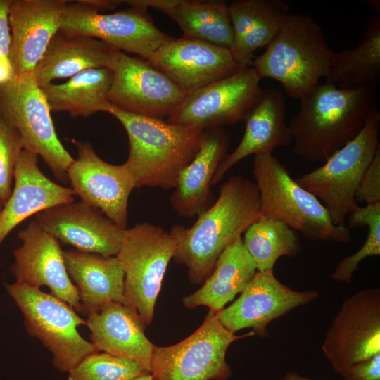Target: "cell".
<instances>
[{"instance_id":"10","label":"cell","mask_w":380,"mask_h":380,"mask_svg":"<svg viewBox=\"0 0 380 380\" xmlns=\"http://www.w3.org/2000/svg\"><path fill=\"white\" fill-rule=\"evenodd\" d=\"M254 335L230 332L209 310L199 328L184 340L155 346L150 368L153 380H227L232 373L226 360L227 348L234 341Z\"/></svg>"},{"instance_id":"38","label":"cell","mask_w":380,"mask_h":380,"mask_svg":"<svg viewBox=\"0 0 380 380\" xmlns=\"http://www.w3.org/2000/svg\"><path fill=\"white\" fill-rule=\"evenodd\" d=\"M11 3V0H0V54L9 60L11 43L9 24Z\"/></svg>"},{"instance_id":"24","label":"cell","mask_w":380,"mask_h":380,"mask_svg":"<svg viewBox=\"0 0 380 380\" xmlns=\"http://www.w3.org/2000/svg\"><path fill=\"white\" fill-rule=\"evenodd\" d=\"M90 340L99 351L131 360L150 372L155 345L146 336L133 310L126 304L112 303L87 315Z\"/></svg>"},{"instance_id":"19","label":"cell","mask_w":380,"mask_h":380,"mask_svg":"<svg viewBox=\"0 0 380 380\" xmlns=\"http://www.w3.org/2000/svg\"><path fill=\"white\" fill-rule=\"evenodd\" d=\"M58 241L77 251L116 256L124 229L101 210L82 201L55 205L35 215L34 220Z\"/></svg>"},{"instance_id":"8","label":"cell","mask_w":380,"mask_h":380,"mask_svg":"<svg viewBox=\"0 0 380 380\" xmlns=\"http://www.w3.org/2000/svg\"><path fill=\"white\" fill-rule=\"evenodd\" d=\"M170 232L148 222L123 231L116 258L125 272L126 304L145 329L152 322L163 280L176 251Z\"/></svg>"},{"instance_id":"35","label":"cell","mask_w":380,"mask_h":380,"mask_svg":"<svg viewBox=\"0 0 380 380\" xmlns=\"http://www.w3.org/2000/svg\"><path fill=\"white\" fill-rule=\"evenodd\" d=\"M23 150L18 132L0 110V202L3 205L11 196L15 167Z\"/></svg>"},{"instance_id":"17","label":"cell","mask_w":380,"mask_h":380,"mask_svg":"<svg viewBox=\"0 0 380 380\" xmlns=\"http://www.w3.org/2000/svg\"><path fill=\"white\" fill-rule=\"evenodd\" d=\"M147 61L187 94L243 68L229 49L183 37H172Z\"/></svg>"},{"instance_id":"6","label":"cell","mask_w":380,"mask_h":380,"mask_svg":"<svg viewBox=\"0 0 380 380\" xmlns=\"http://www.w3.org/2000/svg\"><path fill=\"white\" fill-rule=\"evenodd\" d=\"M380 112L376 106L361 132L319 167L296 179L327 210L332 222L345 225L360 205L355 194L360 180L380 149Z\"/></svg>"},{"instance_id":"20","label":"cell","mask_w":380,"mask_h":380,"mask_svg":"<svg viewBox=\"0 0 380 380\" xmlns=\"http://www.w3.org/2000/svg\"><path fill=\"white\" fill-rule=\"evenodd\" d=\"M65 0H11L10 60L14 75L33 73L60 30Z\"/></svg>"},{"instance_id":"44","label":"cell","mask_w":380,"mask_h":380,"mask_svg":"<svg viewBox=\"0 0 380 380\" xmlns=\"http://www.w3.org/2000/svg\"><path fill=\"white\" fill-rule=\"evenodd\" d=\"M2 208H3V204L0 202V212L2 210Z\"/></svg>"},{"instance_id":"42","label":"cell","mask_w":380,"mask_h":380,"mask_svg":"<svg viewBox=\"0 0 380 380\" xmlns=\"http://www.w3.org/2000/svg\"><path fill=\"white\" fill-rule=\"evenodd\" d=\"M365 4L369 5L370 6L374 8L376 11H378V13L379 14V8H380V3L379 0H370V1H365Z\"/></svg>"},{"instance_id":"16","label":"cell","mask_w":380,"mask_h":380,"mask_svg":"<svg viewBox=\"0 0 380 380\" xmlns=\"http://www.w3.org/2000/svg\"><path fill=\"white\" fill-rule=\"evenodd\" d=\"M78 157L68 170L72 189L83 203L101 210L122 229L127 228L128 201L135 188L124 165L102 160L89 141L75 142Z\"/></svg>"},{"instance_id":"30","label":"cell","mask_w":380,"mask_h":380,"mask_svg":"<svg viewBox=\"0 0 380 380\" xmlns=\"http://www.w3.org/2000/svg\"><path fill=\"white\" fill-rule=\"evenodd\" d=\"M324 82L341 89L378 87L380 81V15L368 21L361 42L352 49L333 51Z\"/></svg>"},{"instance_id":"36","label":"cell","mask_w":380,"mask_h":380,"mask_svg":"<svg viewBox=\"0 0 380 380\" xmlns=\"http://www.w3.org/2000/svg\"><path fill=\"white\" fill-rule=\"evenodd\" d=\"M357 203L380 202V149L365 170L355 194Z\"/></svg>"},{"instance_id":"31","label":"cell","mask_w":380,"mask_h":380,"mask_svg":"<svg viewBox=\"0 0 380 380\" xmlns=\"http://www.w3.org/2000/svg\"><path fill=\"white\" fill-rule=\"evenodd\" d=\"M113 80L109 68L82 71L62 84L49 83L41 87L51 111H65L73 118L104 112Z\"/></svg>"},{"instance_id":"40","label":"cell","mask_w":380,"mask_h":380,"mask_svg":"<svg viewBox=\"0 0 380 380\" xmlns=\"http://www.w3.org/2000/svg\"><path fill=\"white\" fill-rule=\"evenodd\" d=\"M14 76V71L9 59L0 60V86L9 82Z\"/></svg>"},{"instance_id":"15","label":"cell","mask_w":380,"mask_h":380,"mask_svg":"<svg viewBox=\"0 0 380 380\" xmlns=\"http://www.w3.org/2000/svg\"><path fill=\"white\" fill-rule=\"evenodd\" d=\"M319 296L317 291L291 289L277 279L273 269L257 271L239 297L215 315L222 325L233 334L250 328L255 335L266 338L271 322Z\"/></svg>"},{"instance_id":"18","label":"cell","mask_w":380,"mask_h":380,"mask_svg":"<svg viewBox=\"0 0 380 380\" xmlns=\"http://www.w3.org/2000/svg\"><path fill=\"white\" fill-rule=\"evenodd\" d=\"M22 244L13 251L11 267L17 282L30 287L46 286L50 293L82 312L77 291L71 281L58 241L35 221L18 232Z\"/></svg>"},{"instance_id":"33","label":"cell","mask_w":380,"mask_h":380,"mask_svg":"<svg viewBox=\"0 0 380 380\" xmlns=\"http://www.w3.org/2000/svg\"><path fill=\"white\" fill-rule=\"evenodd\" d=\"M349 229L363 226L368 234L362 247L355 253L343 258L337 264L330 278L336 281L350 283L360 263L365 258L380 255V202L359 206L346 218Z\"/></svg>"},{"instance_id":"7","label":"cell","mask_w":380,"mask_h":380,"mask_svg":"<svg viewBox=\"0 0 380 380\" xmlns=\"http://www.w3.org/2000/svg\"><path fill=\"white\" fill-rule=\"evenodd\" d=\"M6 288L23 314L27 332L51 352L58 370L69 372L84 358L99 352L78 332L77 327L86 325V320L69 304L17 281Z\"/></svg>"},{"instance_id":"14","label":"cell","mask_w":380,"mask_h":380,"mask_svg":"<svg viewBox=\"0 0 380 380\" xmlns=\"http://www.w3.org/2000/svg\"><path fill=\"white\" fill-rule=\"evenodd\" d=\"M110 70L113 80L106 100L125 112L163 120L188 94L146 60L118 50Z\"/></svg>"},{"instance_id":"32","label":"cell","mask_w":380,"mask_h":380,"mask_svg":"<svg viewBox=\"0 0 380 380\" xmlns=\"http://www.w3.org/2000/svg\"><path fill=\"white\" fill-rule=\"evenodd\" d=\"M243 234V246L258 271L272 270L279 258L295 256L301 250L296 231L283 222L263 215Z\"/></svg>"},{"instance_id":"26","label":"cell","mask_w":380,"mask_h":380,"mask_svg":"<svg viewBox=\"0 0 380 380\" xmlns=\"http://www.w3.org/2000/svg\"><path fill=\"white\" fill-rule=\"evenodd\" d=\"M117 50L96 38L69 35L60 30L51 40L33 76L39 87L70 78L91 68L110 69Z\"/></svg>"},{"instance_id":"41","label":"cell","mask_w":380,"mask_h":380,"mask_svg":"<svg viewBox=\"0 0 380 380\" xmlns=\"http://www.w3.org/2000/svg\"><path fill=\"white\" fill-rule=\"evenodd\" d=\"M281 380H312L307 377L303 376L295 372H288Z\"/></svg>"},{"instance_id":"45","label":"cell","mask_w":380,"mask_h":380,"mask_svg":"<svg viewBox=\"0 0 380 380\" xmlns=\"http://www.w3.org/2000/svg\"><path fill=\"white\" fill-rule=\"evenodd\" d=\"M5 58V57L2 56L0 54V60H1V58Z\"/></svg>"},{"instance_id":"43","label":"cell","mask_w":380,"mask_h":380,"mask_svg":"<svg viewBox=\"0 0 380 380\" xmlns=\"http://www.w3.org/2000/svg\"><path fill=\"white\" fill-rule=\"evenodd\" d=\"M129 380H153V376L150 372H148Z\"/></svg>"},{"instance_id":"5","label":"cell","mask_w":380,"mask_h":380,"mask_svg":"<svg viewBox=\"0 0 380 380\" xmlns=\"http://www.w3.org/2000/svg\"><path fill=\"white\" fill-rule=\"evenodd\" d=\"M253 175L262 215L284 223L311 241H351L346 224H334L319 201L291 176L272 153L254 155Z\"/></svg>"},{"instance_id":"25","label":"cell","mask_w":380,"mask_h":380,"mask_svg":"<svg viewBox=\"0 0 380 380\" xmlns=\"http://www.w3.org/2000/svg\"><path fill=\"white\" fill-rule=\"evenodd\" d=\"M68 275L74 284L82 313L97 312L112 303L126 304L125 272L115 256L63 251ZM127 305V304H126Z\"/></svg>"},{"instance_id":"37","label":"cell","mask_w":380,"mask_h":380,"mask_svg":"<svg viewBox=\"0 0 380 380\" xmlns=\"http://www.w3.org/2000/svg\"><path fill=\"white\" fill-rule=\"evenodd\" d=\"M341 375L344 380H380V353L349 367Z\"/></svg>"},{"instance_id":"39","label":"cell","mask_w":380,"mask_h":380,"mask_svg":"<svg viewBox=\"0 0 380 380\" xmlns=\"http://www.w3.org/2000/svg\"><path fill=\"white\" fill-rule=\"evenodd\" d=\"M76 1L86 5L98 12L114 10L123 4V1L116 0H78Z\"/></svg>"},{"instance_id":"12","label":"cell","mask_w":380,"mask_h":380,"mask_svg":"<svg viewBox=\"0 0 380 380\" xmlns=\"http://www.w3.org/2000/svg\"><path fill=\"white\" fill-rule=\"evenodd\" d=\"M260 79L252 67L188 94L167 122L204 131L243 120L259 99Z\"/></svg>"},{"instance_id":"22","label":"cell","mask_w":380,"mask_h":380,"mask_svg":"<svg viewBox=\"0 0 380 380\" xmlns=\"http://www.w3.org/2000/svg\"><path fill=\"white\" fill-rule=\"evenodd\" d=\"M286 110L285 100L279 90L262 89L243 119L246 126L241 141L219 165L212 185L218 184L227 171L243 158L258 153H272L274 149L291 144L292 137L286 122Z\"/></svg>"},{"instance_id":"13","label":"cell","mask_w":380,"mask_h":380,"mask_svg":"<svg viewBox=\"0 0 380 380\" xmlns=\"http://www.w3.org/2000/svg\"><path fill=\"white\" fill-rule=\"evenodd\" d=\"M322 349L335 372L380 353V290L367 288L343 301Z\"/></svg>"},{"instance_id":"29","label":"cell","mask_w":380,"mask_h":380,"mask_svg":"<svg viewBox=\"0 0 380 380\" xmlns=\"http://www.w3.org/2000/svg\"><path fill=\"white\" fill-rule=\"evenodd\" d=\"M257 271L240 236L220 255L201 287L183 298V304L189 309L205 306L217 313L243 290Z\"/></svg>"},{"instance_id":"9","label":"cell","mask_w":380,"mask_h":380,"mask_svg":"<svg viewBox=\"0 0 380 380\" xmlns=\"http://www.w3.org/2000/svg\"><path fill=\"white\" fill-rule=\"evenodd\" d=\"M0 110L18 132L23 149L40 156L58 179L68 182L75 159L57 137L49 103L33 73L14 75L0 86Z\"/></svg>"},{"instance_id":"23","label":"cell","mask_w":380,"mask_h":380,"mask_svg":"<svg viewBox=\"0 0 380 380\" xmlns=\"http://www.w3.org/2000/svg\"><path fill=\"white\" fill-rule=\"evenodd\" d=\"M229 141L230 134L224 127L203 132L199 150L182 171L170 198L172 209L180 217L198 216L213 204V177L227 154Z\"/></svg>"},{"instance_id":"3","label":"cell","mask_w":380,"mask_h":380,"mask_svg":"<svg viewBox=\"0 0 380 380\" xmlns=\"http://www.w3.org/2000/svg\"><path fill=\"white\" fill-rule=\"evenodd\" d=\"M104 112L118 119L127 132L129 151L123 165L135 188L174 189L198 151L203 131L125 112L109 103Z\"/></svg>"},{"instance_id":"1","label":"cell","mask_w":380,"mask_h":380,"mask_svg":"<svg viewBox=\"0 0 380 380\" xmlns=\"http://www.w3.org/2000/svg\"><path fill=\"white\" fill-rule=\"evenodd\" d=\"M261 216L255 183L240 175L232 176L220 185L215 202L191 227H172L170 233L177 246L173 259L186 266L190 282L203 283L222 251Z\"/></svg>"},{"instance_id":"21","label":"cell","mask_w":380,"mask_h":380,"mask_svg":"<svg viewBox=\"0 0 380 380\" xmlns=\"http://www.w3.org/2000/svg\"><path fill=\"white\" fill-rule=\"evenodd\" d=\"M37 155L23 150L15 171V184L0 212V245L20 222L34 214L74 201V191L49 179L37 165Z\"/></svg>"},{"instance_id":"11","label":"cell","mask_w":380,"mask_h":380,"mask_svg":"<svg viewBox=\"0 0 380 380\" xmlns=\"http://www.w3.org/2000/svg\"><path fill=\"white\" fill-rule=\"evenodd\" d=\"M60 31L96 38L146 61L172 38L154 25L146 10L131 8L103 14L77 1L66 5Z\"/></svg>"},{"instance_id":"4","label":"cell","mask_w":380,"mask_h":380,"mask_svg":"<svg viewBox=\"0 0 380 380\" xmlns=\"http://www.w3.org/2000/svg\"><path fill=\"white\" fill-rule=\"evenodd\" d=\"M332 53L319 23L308 15L289 13L251 67L260 80H274L300 99L324 78Z\"/></svg>"},{"instance_id":"28","label":"cell","mask_w":380,"mask_h":380,"mask_svg":"<svg viewBox=\"0 0 380 380\" xmlns=\"http://www.w3.org/2000/svg\"><path fill=\"white\" fill-rule=\"evenodd\" d=\"M137 8L152 7L179 25L183 37L203 41L230 49L234 35L229 6L220 0H136Z\"/></svg>"},{"instance_id":"34","label":"cell","mask_w":380,"mask_h":380,"mask_svg":"<svg viewBox=\"0 0 380 380\" xmlns=\"http://www.w3.org/2000/svg\"><path fill=\"white\" fill-rule=\"evenodd\" d=\"M148 372L131 360L97 352L72 369L68 380H129Z\"/></svg>"},{"instance_id":"2","label":"cell","mask_w":380,"mask_h":380,"mask_svg":"<svg viewBox=\"0 0 380 380\" xmlns=\"http://www.w3.org/2000/svg\"><path fill=\"white\" fill-rule=\"evenodd\" d=\"M377 87L341 89L317 84L301 97L289 125L293 152L310 163H324L354 139L377 106Z\"/></svg>"},{"instance_id":"27","label":"cell","mask_w":380,"mask_h":380,"mask_svg":"<svg viewBox=\"0 0 380 380\" xmlns=\"http://www.w3.org/2000/svg\"><path fill=\"white\" fill-rule=\"evenodd\" d=\"M289 11L282 0H237L229 6L234 35L229 50L241 67H251L253 53L270 42Z\"/></svg>"}]
</instances>
